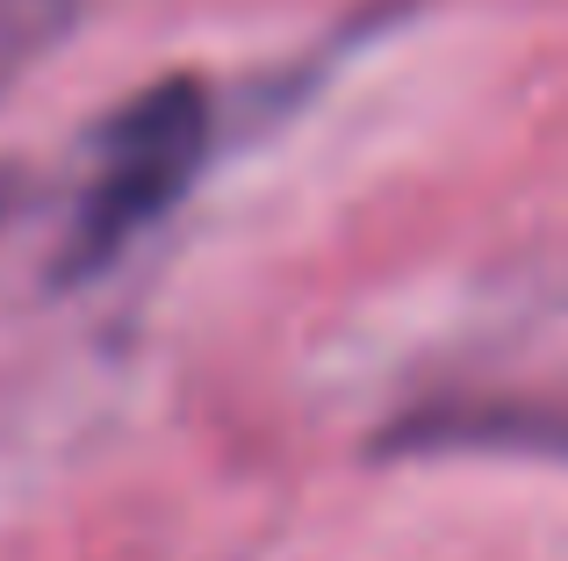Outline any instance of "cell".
<instances>
[{"mask_svg": "<svg viewBox=\"0 0 568 561\" xmlns=\"http://www.w3.org/2000/svg\"><path fill=\"white\" fill-rule=\"evenodd\" d=\"M72 8H80V0H0V72L65 37Z\"/></svg>", "mask_w": 568, "mask_h": 561, "instance_id": "cell-2", "label": "cell"}, {"mask_svg": "<svg viewBox=\"0 0 568 561\" xmlns=\"http://www.w3.org/2000/svg\"><path fill=\"white\" fill-rule=\"evenodd\" d=\"M209 130H216V115H209L202 80H159L144 94H130L101 123V144H94V166H87L58 274L80 280V274L115 267L130 253V238L144 224H159L187 195L194 166L209 159Z\"/></svg>", "mask_w": 568, "mask_h": 561, "instance_id": "cell-1", "label": "cell"}]
</instances>
